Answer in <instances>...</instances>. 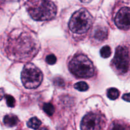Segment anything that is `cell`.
I'll list each match as a JSON object with an SVG mask.
<instances>
[{"label": "cell", "instance_id": "6da1fadb", "mask_svg": "<svg viewBox=\"0 0 130 130\" xmlns=\"http://www.w3.org/2000/svg\"><path fill=\"white\" fill-rule=\"evenodd\" d=\"M39 48V41L34 32L17 29L9 34L5 50L11 60L27 62L36 55Z\"/></svg>", "mask_w": 130, "mask_h": 130}, {"label": "cell", "instance_id": "7a4b0ae2", "mask_svg": "<svg viewBox=\"0 0 130 130\" xmlns=\"http://www.w3.org/2000/svg\"><path fill=\"white\" fill-rule=\"evenodd\" d=\"M26 8L30 17L36 21H48L54 19L57 8L52 0H27Z\"/></svg>", "mask_w": 130, "mask_h": 130}, {"label": "cell", "instance_id": "3957f363", "mask_svg": "<svg viewBox=\"0 0 130 130\" xmlns=\"http://www.w3.org/2000/svg\"><path fill=\"white\" fill-rule=\"evenodd\" d=\"M69 69L72 74L79 78H90L93 76L95 67L93 62L83 54L74 56L69 63Z\"/></svg>", "mask_w": 130, "mask_h": 130}, {"label": "cell", "instance_id": "277c9868", "mask_svg": "<svg viewBox=\"0 0 130 130\" xmlns=\"http://www.w3.org/2000/svg\"><path fill=\"white\" fill-rule=\"evenodd\" d=\"M93 24V17L87 10L81 8L74 13L70 19L69 27L72 32L82 34L87 32Z\"/></svg>", "mask_w": 130, "mask_h": 130}, {"label": "cell", "instance_id": "5b68a950", "mask_svg": "<svg viewBox=\"0 0 130 130\" xmlns=\"http://www.w3.org/2000/svg\"><path fill=\"white\" fill-rule=\"evenodd\" d=\"M43 79L41 71L32 63L25 65L21 72V80L24 87L27 89L37 88Z\"/></svg>", "mask_w": 130, "mask_h": 130}, {"label": "cell", "instance_id": "8992f818", "mask_svg": "<svg viewBox=\"0 0 130 130\" xmlns=\"http://www.w3.org/2000/svg\"><path fill=\"white\" fill-rule=\"evenodd\" d=\"M115 69L119 74H126L129 69V50L126 46H119L117 48L116 54L112 61Z\"/></svg>", "mask_w": 130, "mask_h": 130}, {"label": "cell", "instance_id": "52a82bcc", "mask_svg": "<svg viewBox=\"0 0 130 130\" xmlns=\"http://www.w3.org/2000/svg\"><path fill=\"white\" fill-rule=\"evenodd\" d=\"M106 124V119L103 115L95 112L86 114L81 123V129L96 130L104 129Z\"/></svg>", "mask_w": 130, "mask_h": 130}, {"label": "cell", "instance_id": "ba28073f", "mask_svg": "<svg viewBox=\"0 0 130 130\" xmlns=\"http://www.w3.org/2000/svg\"><path fill=\"white\" fill-rule=\"evenodd\" d=\"M130 10L129 7H123L118 11L115 18V24L118 28L123 30L129 29Z\"/></svg>", "mask_w": 130, "mask_h": 130}, {"label": "cell", "instance_id": "9c48e42d", "mask_svg": "<svg viewBox=\"0 0 130 130\" xmlns=\"http://www.w3.org/2000/svg\"><path fill=\"white\" fill-rule=\"evenodd\" d=\"M107 29L105 27H96L91 33V38L96 42H102L107 39Z\"/></svg>", "mask_w": 130, "mask_h": 130}, {"label": "cell", "instance_id": "30bf717a", "mask_svg": "<svg viewBox=\"0 0 130 130\" xmlns=\"http://www.w3.org/2000/svg\"><path fill=\"white\" fill-rule=\"evenodd\" d=\"M3 122L5 125H6L7 126L13 127L16 126L19 124V120L17 116H16L15 115H13V114H10V115L5 116L3 119Z\"/></svg>", "mask_w": 130, "mask_h": 130}, {"label": "cell", "instance_id": "8fae6325", "mask_svg": "<svg viewBox=\"0 0 130 130\" xmlns=\"http://www.w3.org/2000/svg\"><path fill=\"white\" fill-rule=\"evenodd\" d=\"M27 125L30 128L36 129H38L41 125V121L36 117H33L28 121Z\"/></svg>", "mask_w": 130, "mask_h": 130}, {"label": "cell", "instance_id": "7c38bea8", "mask_svg": "<svg viewBox=\"0 0 130 130\" xmlns=\"http://www.w3.org/2000/svg\"><path fill=\"white\" fill-rule=\"evenodd\" d=\"M107 96L110 100H116L119 96V91L115 88H110L107 90Z\"/></svg>", "mask_w": 130, "mask_h": 130}, {"label": "cell", "instance_id": "4fadbf2b", "mask_svg": "<svg viewBox=\"0 0 130 130\" xmlns=\"http://www.w3.org/2000/svg\"><path fill=\"white\" fill-rule=\"evenodd\" d=\"M111 48L107 45L103 46L100 50V55L103 58H109L111 55Z\"/></svg>", "mask_w": 130, "mask_h": 130}, {"label": "cell", "instance_id": "5bb4252c", "mask_svg": "<svg viewBox=\"0 0 130 130\" xmlns=\"http://www.w3.org/2000/svg\"><path fill=\"white\" fill-rule=\"evenodd\" d=\"M43 110L48 116H52L55 112L54 106L51 103H46L43 105Z\"/></svg>", "mask_w": 130, "mask_h": 130}, {"label": "cell", "instance_id": "9a60e30c", "mask_svg": "<svg viewBox=\"0 0 130 130\" xmlns=\"http://www.w3.org/2000/svg\"><path fill=\"white\" fill-rule=\"evenodd\" d=\"M74 88L80 91H86L88 90L89 86L87 83L84 81H80L74 85Z\"/></svg>", "mask_w": 130, "mask_h": 130}, {"label": "cell", "instance_id": "2e32d148", "mask_svg": "<svg viewBox=\"0 0 130 130\" xmlns=\"http://www.w3.org/2000/svg\"><path fill=\"white\" fill-rule=\"evenodd\" d=\"M5 99H6V102L8 106L10 107H13L15 106V100L13 96L10 95H6L5 96Z\"/></svg>", "mask_w": 130, "mask_h": 130}, {"label": "cell", "instance_id": "e0dca14e", "mask_svg": "<svg viewBox=\"0 0 130 130\" xmlns=\"http://www.w3.org/2000/svg\"><path fill=\"white\" fill-rule=\"evenodd\" d=\"M53 83L58 87H63L65 86V81L61 77H56L53 79Z\"/></svg>", "mask_w": 130, "mask_h": 130}, {"label": "cell", "instance_id": "ac0fdd59", "mask_svg": "<svg viewBox=\"0 0 130 130\" xmlns=\"http://www.w3.org/2000/svg\"><path fill=\"white\" fill-rule=\"evenodd\" d=\"M46 62L49 65H53L57 62V57L53 54L48 55L46 58Z\"/></svg>", "mask_w": 130, "mask_h": 130}, {"label": "cell", "instance_id": "d6986e66", "mask_svg": "<svg viewBox=\"0 0 130 130\" xmlns=\"http://www.w3.org/2000/svg\"><path fill=\"white\" fill-rule=\"evenodd\" d=\"M123 99L124 100H125V101L129 102V93L124 94V95L123 96Z\"/></svg>", "mask_w": 130, "mask_h": 130}, {"label": "cell", "instance_id": "ffe728a7", "mask_svg": "<svg viewBox=\"0 0 130 130\" xmlns=\"http://www.w3.org/2000/svg\"><path fill=\"white\" fill-rule=\"evenodd\" d=\"M4 95H5V91L3 88H0V100H2L3 98L4 97Z\"/></svg>", "mask_w": 130, "mask_h": 130}, {"label": "cell", "instance_id": "44dd1931", "mask_svg": "<svg viewBox=\"0 0 130 130\" xmlns=\"http://www.w3.org/2000/svg\"><path fill=\"white\" fill-rule=\"evenodd\" d=\"M81 1H82V2H84V3H90L91 2L92 0H80Z\"/></svg>", "mask_w": 130, "mask_h": 130}]
</instances>
